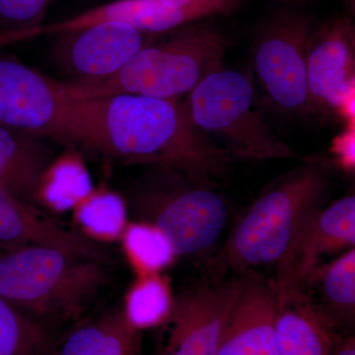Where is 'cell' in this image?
<instances>
[{"label": "cell", "instance_id": "23", "mask_svg": "<svg viewBox=\"0 0 355 355\" xmlns=\"http://www.w3.org/2000/svg\"><path fill=\"white\" fill-rule=\"evenodd\" d=\"M76 209L81 226L102 239H116L128 225L125 202L116 193L92 191Z\"/></svg>", "mask_w": 355, "mask_h": 355}, {"label": "cell", "instance_id": "19", "mask_svg": "<svg viewBox=\"0 0 355 355\" xmlns=\"http://www.w3.org/2000/svg\"><path fill=\"white\" fill-rule=\"evenodd\" d=\"M317 284L329 321L354 319L355 311V250H347L336 260L319 266L306 280ZM305 282V284H306Z\"/></svg>", "mask_w": 355, "mask_h": 355}, {"label": "cell", "instance_id": "26", "mask_svg": "<svg viewBox=\"0 0 355 355\" xmlns=\"http://www.w3.org/2000/svg\"><path fill=\"white\" fill-rule=\"evenodd\" d=\"M336 164L345 171H354L355 168V127L347 123V127L333 141L331 149Z\"/></svg>", "mask_w": 355, "mask_h": 355}, {"label": "cell", "instance_id": "3", "mask_svg": "<svg viewBox=\"0 0 355 355\" xmlns=\"http://www.w3.org/2000/svg\"><path fill=\"white\" fill-rule=\"evenodd\" d=\"M229 46L227 37L214 26H187L168 40L146 44L114 76L62 84L72 98L128 94L180 99L220 69Z\"/></svg>", "mask_w": 355, "mask_h": 355}, {"label": "cell", "instance_id": "17", "mask_svg": "<svg viewBox=\"0 0 355 355\" xmlns=\"http://www.w3.org/2000/svg\"><path fill=\"white\" fill-rule=\"evenodd\" d=\"M275 331L279 355H331L336 347L331 322L302 289L279 300Z\"/></svg>", "mask_w": 355, "mask_h": 355}, {"label": "cell", "instance_id": "12", "mask_svg": "<svg viewBox=\"0 0 355 355\" xmlns=\"http://www.w3.org/2000/svg\"><path fill=\"white\" fill-rule=\"evenodd\" d=\"M354 244L355 198L347 196L313 214L286 259L277 263L279 298L302 289L324 256L347 251Z\"/></svg>", "mask_w": 355, "mask_h": 355}, {"label": "cell", "instance_id": "15", "mask_svg": "<svg viewBox=\"0 0 355 355\" xmlns=\"http://www.w3.org/2000/svg\"><path fill=\"white\" fill-rule=\"evenodd\" d=\"M0 245L8 249L48 246L94 260L107 261L108 254L83 233L42 214L32 203L0 190Z\"/></svg>", "mask_w": 355, "mask_h": 355}, {"label": "cell", "instance_id": "22", "mask_svg": "<svg viewBox=\"0 0 355 355\" xmlns=\"http://www.w3.org/2000/svg\"><path fill=\"white\" fill-rule=\"evenodd\" d=\"M123 237L128 256L146 273L163 270L171 265L177 256L169 238L149 222L127 225Z\"/></svg>", "mask_w": 355, "mask_h": 355}, {"label": "cell", "instance_id": "16", "mask_svg": "<svg viewBox=\"0 0 355 355\" xmlns=\"http://www.w3.org/2000/svg\"><path fill=\"white\" fill-rule=\"evenodd\" d=\"M44 140L0 125V190L27 202L38 200L42 179L53 162Z\"/></svg>", "mask_w": 355, "mask_h": 355}, {"label": "cell", "instance_id": "18", "mask_svg": "<svg viewBox=\"0 0 355 355\" xmlns=\"http://www.w3.org/2000/svg\"><path fill=\"white\" fill-rule=\"evenodd\" d=\"M53 355H142L141 336L123 310H110L70 331Z\"/></svg>", "mask_w": 355, "mask_h": 355}, {"label": "cell", "instance_id": "24", "mask_svg": "<svg viewBox=\"0 0 355 355\" xmlns=\"http://www.w3.org/2000/svg\"><path fill=\"white\" fill-rule=\"evenodd\" d=\"M44 347L41 327L0 297V355H43Z\"/></svg>", "mask_w": 355, "mask_h": 355}, {"label": "cell", "instance_id": "7", "mask_svg": "<svg viewBox=\"0 0 355 355\" xmlns=\"http://www.w3.org/2000/svg\"><path fill=\"white\" fill-rule=\"evenodd\" d=\"M242 284V273L214 277L174 299L161 355H217Z\"/></svg>", "mask_w": 355, "mask_h": 355}, {"label": "cell", "instance_id": "20", "mask_svg": "<svg viewBox=\"0 0 355 355\" xmlns=\"http://www.w3.org/2000/svg\"><path fill=\"white\" fill-rule=\"evenodd\" d=\"M93 191L90 175L76 158L51 163L40 184L38 200L55 210L76 207Z\"/></svg>", "mask_w": 355, "mask_h": 355}, {"label": "cell", "instance_id": "1", "mask_svg": "<svg viewBox=\"0 0 355 355\" xmlns=\"http://www.w3.org/2000/svg\"><path fill=\"white\" fill-rule=\"evenodd\" d=\"M62 133L67 146L130 164L156 166L212 188L225 180L234 162L197 127L179 99L67 94Z\"/></svg>", "mask_w": 355, "mask_h": 355}, {"label": "cell", "instance_id": "6", "mask_svg": "<svg viewBox=\"0 0 355 355\" xmlns=\"http://www.w3.org/2000/svg\"><path fill=\"white\" fill-rule=\"evenodd\" d=\"M313 28L307 14L280 10L266 18L254 39L253 65L259 83L287 114H311L306 58Z\"/></svg>", "mask_w": 355, "mask_h": 355}, {"label": "cell", "instance_id": "13", "mask_svg": "<svg viewBox=\"0 0 355 355\" xmlns=\"http://www.w3.org/2000/svg\"><path fill=\"white\" fill-rule=\"evenodd\" d=\"M238 0H114L62 21V31L103 22L125 23L147 34L180 30L231 13Z\"/></svg>", "mask_w": 355, "mask_h": 355}, {"label": "cell", "instance_id": "14", "mask_svg": "<svg viewBox=\"0 0 355 355\" xmlns=\"http://www.w3.org/2000/svg\"><path fill=\"white\" fill-rule=\"evenodd\" d=\"M242 275L241 292L217 355H279L275 331L277 284L254 270Z\"/></svg>", "mask_w": 355, "mask_h": 355}, {"label": "cell", "instance_id": "25", "mask_svg": "<svg viewBox=\"0 0 355 355\" xmlns=\"http://www.w3.org/2000/svg\"><path fill=\"white\" fill-rule=\"evenodd\" d=\"M51 0H0L2 33H20L44 24Z\"/></svg>", "mask_w": 355, "mask_h": 355}, {"label": "cell", "instance_id": "2", "mask_svg": "<svg viewBox=\"0 0 355 355\" xmlns=\"http://www.w3.org/2000/svg\"><path fill=\"white\" fill-rule=\"evenodd\" d=\"M329 173L324 160L310 157L266 190L224 243L214 261L216 277L284 260L305 224L324 207Z\"/></svg>", "mask_w": 355, "mask_h": 355}, {"label": "cell", "instance_id": "5", "mask_svg": "<svg viewBox=\"0 0 355 355\" xmlns=\"http://www.w3.org/2000/svg\"><path fill=\"white\" fill-rule=\"evenodd\" d=\"M184 103L197 127L234 159H298L268 127L257 106L253 81L240 70H214L187 95Z\"/></svg>", "mask_w": 355, "mask_h": 355}, {"label": "cell", "instance_id": "21", "mask_svg": "<svg viewBox=\"0 0 355 355\" xmlns=\"http://www.w3.org/2000/svg\"><path fill=\"white\" fill-rule=\"evenodd\" d=\"M173 302L169 284L157 273H146L128 294L125 317L137 330L164 324Z\"/></svg>", "mask_w": 355, "mask_h": 355}, {"label": "cell", "instance_id": "4", "mask_svg": "<svg viewBox=\"0 0 355 355\" xmlns=\"http://www.w3.org/2000/svg\"><path fill=\"white\" fill-rule=\"evenodd\" d=\"M105 263L48 246L0 254V297L41 316L77 318L108 282Z\"/></svg>", "mask_w": 355, "mask_h": 355}, {"label": "cell", "instance_id": "8", "mask_svg": "<svg viewBox=\"0 0 355 355\" xmlns=\"http://www.w3.org/2000/svg\"><path fill=\"white\" fill-rule=\"evenodd\" d=\"M311 114L340 116L355 101V28L350 17H336L313 28L307 44Z\"/></svg>", "mask_w": 355, "mask_h": 355}, {"label": "cell", "instance_id": "11", "mask_svg": "<svg viewBox=\"0 0 355 355\" xmlns=\"http://www.w3.org/2000/svg\"><path fill=\"white\" fill-rule=\"evenodd\" d=\"M147 34L121 22H103L57 35L58 64L72 81L107 78L120 71L146 44Z\"/></svg>", "mask_w": 355, "mask_h": 355}, {"label": "cell", "instance_id": "9", "mask_svg": "<svg viewBox=\"0 0 355 355\" xmlns=\"http://www.w3.org/2000/svg\"><path fill=\"white\" fill-rule=\"evenodd\" d=\"M62 83L11 58H0V125L62 144Z\"/></svg>", "mask_w": 355, "mask_h": 355}, {"label": "cell", "instance_id": "10", "mask_svg": "<svg viewBox=\"0 0 355 355\" xmlns=\"http://www.w3.org/2000/svg\"><path fill=\"white\" fill-rule=\"evenodd\" d=\"M151 197L149 223L169 238L177 256L207 251L227 222V203L212 187L187 181L178 190Z\"/></svg>", "mask_w": 355, "mask_h": 355}, {"label": "cell", "instance_id": "27", "mask_svg": "<svg viewBox=\"0 0 355 355\" xmlns=\"http://www.w3.org/2000/svg\"><path fill=\"white\" fill-rule=\"evenodd\" d=\"M331 355H355L354 338H347L336 345Z\"/></svg>", "mask_w": 355, "mask_h": 355}, {"label": "cell", "instance_id": "28", "mask_svg": "<svg viewBox=\"0 0 355 355\" xmlns=\"http://www.w3.org/2000/svg\"><path fill=\"white\" fill-rule=\"evenodd\" d=\"M286 1H291V0H286Z\"/></svg>", "mask_w": 355, "mask_h": 355}]
</instances>
